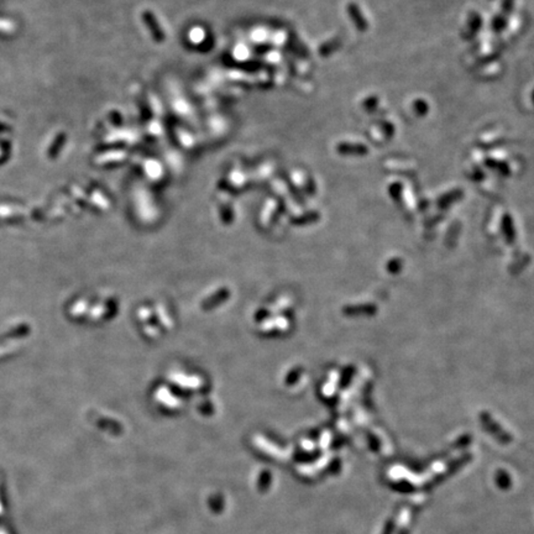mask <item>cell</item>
I'll list each match as a JSON object with an SVG mask.
<instances>
[{
    "instance_id": "cell-1",
    "label": "cell",
    "mask_w": 534,
    "mask_h": 534,
    "mask_svg": "<svg viewBox=\"0 0 534 534\" xmlns=\"http://www.w3.org/2000/svg\"><path fill=\"white\" fill-rule=\"evenodd\" d=\"M209 504H211V508L214 511V512H220L221 510H223L224 507V501H223V497L221 496H213V497L209 500Z\"/></svg>"
},
{
    "instance_id": "cell-2",
    "label": "cell",
    "mask_w": 534,
    "mask_h": 534,
    "mask_svg": "<svg viewBox=\"0 0 534 534\" xmlns=\"http://www.w3.org/2000/svg\"><path fill=\"white\" fill-rule=\"evenodd\" d=\"M270 481H271V476H270V472H264V474L261 475V478L259 480V490L261 492L266 491V490L270 487Z\"/></svg>"
}]
</instances>
